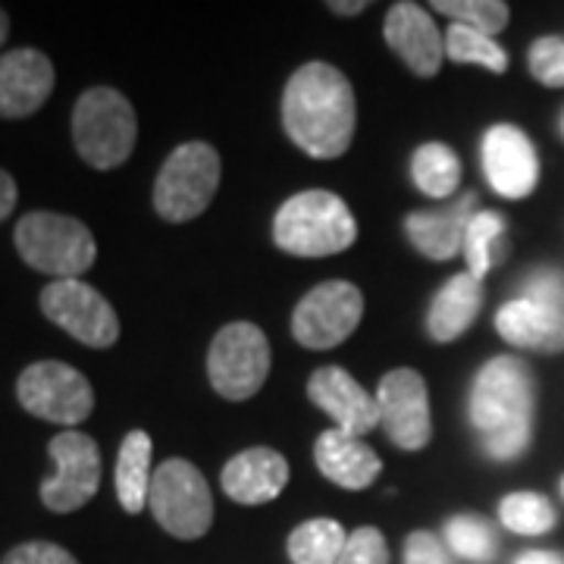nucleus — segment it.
<instances>
[{
	"label": "nucleus",
	"instance_id": "24",
	"mask_svg": "<svg viewBox=\"0 0 564 564\" xmlns=\"http://www.w3.org/2000/svg\"><path fill=\"white\" fill-rule=\"evenodd\" d=\"M411 180L430 198H448L462 182V161L443 141H426L411 158Z\"/></svg>",
	"mask_w": 564,
	"mask_h": 564
},
{
	"label": "nucleus",
	"instance_id": "33",
	"mask_svg": "<svg viewBox=\"0 0 564 564\" xmlns=\"http://www.w3.org/2000/svg\"><path fill=\"white\" fill-rule=\"evenodd\" d=\"M0 564H79V562H76L63 545L35 540V543L13 545V549L3 555V562Z\"/></svg>",
	"mask_w": 564,
	"mask_h": 564
},
{
	"label": "nucleus",
	"instance_id": "19",
	"mask_svg": "<svg viewBox=\"0 0 564 564\" xmlns=\"http://www.w3.org/2000/svg\"><path fill=\"white\" fill-rule=\"evenodd\" d=\"M314 462L329 484L351 489V492L367 489L383 470L380 455L370 445L358 436H351V433L336 430V426L321 433V440L314 445Z\"/></svg>",
	"mask_w": 564,
	"mask_h": 564
},
{
	"label": "nucleus",
	"instance_id": "25",
	"mask_svg": "<svg viewBox=\"0 0 564 564\" xmlns=\"http://www.w3.org/2000/svg\"><path fill=\"white\" fill-rule=\"evenodd\" d=\"M348 533L339 521L314 518L292 530L289 536V558L292 564H336L343 555Z\"/></svg>",
	"mask_w": 564,
	"mask_h": 564
},
{
	"label": "nucleus",
	"instance_id": "35",
	"mask_svg": "<svg viewBox=\"0 0 564 564\" xmlns=\"http://www.w3.org/2000/svg\"><path fill=\"white\" fill-rule=\"evenodd\" d=\"M524 299L530 302L549 304V307H562L564 304V276L555 270H540L527 280Z\"/></svg>",
	"mask_w": 564,
	"mask_h": 564
},
{
	"label": "nucleus",
	"instance_id": "40",
	"mask_svg": "<svg viewBox=\"0 0 564 564\" xmlns=\"http://www.w3.org/2000/svg\"><path fill=\"white\" fill-rule=\"evenodd\" d=\"M562 496H564V480H562Z\"/></svg>",
	"mask_w": 564,
	"mask_h": 564
},
{
	"label": "nucleus",
	"instance_id": "11",
	"mask_svg": "<svg viewBox=\"0 0 564 564\" xmlns=\"http://www.w3.org/2000/svg\"><path fill=\"white\" fill-rule=\"evenodd\" d=\"M47 452L57 470L41 484V502L54 514L79 511L101 486V448L79 430H63L51 440Z\"/></svg>",
	"mask_w": 564,
	"mask_h": 564
},
{
	"label": "nucleus",
	"instance_id": "7",
	"mask_svg": "<svg viewBox=\"0 0 564 564\" xmlns=\"http://www.w3.org/2000/svg\"><path fill=\"white\" fill-rule=\"evenodd\" d=\"M148 505L158 524L176 540H198L214 524V499L202 470L185 458H170L154 470Z\"/></svg>",
	"mask_w": 564,
	"mask_h": 564
},
{
	"label": "nucleus",
	"instance_id": "21",
	"mask_svg": "<svg viewBox=\"0 0 564 564\" xmlns=\"http://www.w3.org/2000/svg\"><path fill=\"white\" fill-rule=\"evenodd\" d=\"M474 214H477V198L464 195L455 207H443L433 214H426V210L411 214L404 220V232L423 258L448 261L464 248V232H467V223L474 220Z\"/></svg>",
	"mask_w": 564,
	"mask_h": 564
},
{
	"label": "nucleus",
	"instance_id": "10",
	"mask_svg": "<svg viewBox=\"0 0 564 564\" xmlns=\"http://www.w3.org/2000/svg\"><path fill=\"white\" fill-rule=\"evenodd\" d=\"M364 317V295L358 285L329 280L314 285L292 314L295 343L311 351H326L343 345Z\"/></svg>",
	"mask_w": 564,
	"mask_h": 564
},
{
	"label": "nucleus",
	"instance_id": "9",
	"mask_svg": "<svg viewBox=\"0 0 564 564\" xmlns=\"http://www.w3.org/2000/svg\"><path fill=\"white\" fill-rule=\"evenodd\" d=\"M17 399L41 421L79 426L95 408V389L88 377L63 361L29 364L17 380Z\"/></svg>",
	"mask_w": 564,
	"mask_h": 564
},
{
	"label": "nucleus",
	"instance_id": "23",
	"mask_svg": "<svg viewBox=\"0 0 564 564\" xmlns=\"http://www.w3.org/2000/svg\"><path fill=\"white\" fill-rule=\"evenodd\" d=\"M151 436L144 430L126 433L117 458V499L129 514H141L151 496Z\"/></svg>",
	"mask_w": 564,
	"mask_h": 564
},
{
	"label": "nucleus",
	"instance_id": "32",
	"mask_svg": "<svg viewBox=\"0 0 564 564\" xmlns=\"http://www.w3.org/2000/svg\"><path fill=\"white\" fill-rule=\"evenodd\" d=\"M336 564H389V545L377 527H361L348 533L343 555Z\"/></svg>",
	"mask_w": 564,
	"mask_h": 564
},
{
	"label": "nucleus",
	"instance_id": "16",
	"mask_svg": "<svg viewBox=\"0 0 564 564\" xmlns=\"http://www.w3.org/2000/svg\"><path fill=\"white\" fill-rule=\"evenodd\" d=\"M54 63L35 47H17L0 57V120L39 113L54 91Z\"/></svg>",
	"mask_w": 564,
	"mask_h": 564
},
{
	"label": "nucleus",
	"instance_id": "22",
	"mask_svg": "<svg viewBox=\"0 0 564 564\" xmlns=\"http://www.w3.org/2000/svg\"><path fill=\"white\" fill-rule=\"evenodd\" d=\"M484 304V289L480 280H474L470 273H458L445 282L440 295L430 304L426 314V333L436 343H455L470 329V323L477 321Z\"/></svg>",
	"mask_w": 564,
	"mask_h": 564
},
{
	"label": "nucleus",
	"instance_id": "41",
	"mask_svg": "<svg viewBox=\"0 0 564 564\" xmlns=\"http://www.w3.org/2000/svg\"><path fill=\"white\" fill-rule=\"evenodd\" d=\"M562 132H564V120H562Z\"/></svg>",
	"mask_w": 564,
	"mask_h": 564
},
{
	"label": "nucleus",
	"instance_id": "4",
	"mask_svg": "<svg viewBox=\"0 0 564 564\" xmlns=\"http://www.w3.org/2000/svg\"><path fill=\"white\" fill-rule=\"evenodd\" d=\"M139 139L135 107L110 85L82 91L73 107V144L95 170H117L132 158Z\"/></svg>",
	"mask_w": 564,
	"mask_h": 564
},
{
	"label": "nucleus",
	"instance_id": "34",
	"mask_svg": "<svg viewBox=\"0 0 564 564\" xmlns=\"http://www.w3.org/2000/svg\"><path fill=\"white\" fill-rule=\"evenodd\" d=\"M404 564H452L448 545L440 536H433L426 530H417L404 543Z\"/></svg>",
	"mask_w": 564,
	"mask_h": 564
},
{
	"label": "nucleus",
	"instance_id": "3",
	"mask_svg": "<svg viewBox=\"0 0 564 564\" xmlns=\"http://www.w3.org/2000/svg\"><path fill=\"white\" fill-rule=\"evenodd\" d=\"M358 220L348 204L323 188L299 192L273 217V242L295 258H329L351 248Z\"/></svg>",
	"mask_w": 564,
	"mask_h": 564
},
{
	"label": "nucleus",
	"instance_id": "26",
	"mask_svg": "<svg viewBox=\"0 0 564 564\" xmlns=\"http://www.w3.org/2000/svg\"><path fill=\"white\" fill-rule=\"evenodd\" d=\"M502 236H505V220L496 210H477L474 220L467 223V232H464V258H467V273L474 280L484 282L489 273V267L496 261V254L502 251Z\"/></svg>",
	"mask_w": 564,
	"mask_h": 564
},
{
	"label": "nucleus",
	"instance_id": "2",
	"mask_svg": "<svg viewBox=\"0 0 564 564\" xmlns=\"http://www.w3.org/2000/svg\"><path fill=\"white\" fill-rule=\"evenodd\" d=\"M470 423L496 462L521 458L533 436V377L518 358H492L470 389Z\"/></svg>",
	"mask_w": 564,
	"mask_h": 564
},
{
	"label": "nucleus",
	"instance_id": "6",
	"mask_svg": "<svg viewBox=\"0 0 564 564\" xmlns=\"http://www.w3.org/2000/svg\"><path fill=\"white\" fill-rule=\"evenodd\" d=\"M220 188V154L207 141H185L163 161L154 182V210L166 223L202 217Z\"/></svg>",
	"mask_w": 564,
	"mask_h": 564
},
{
	"label": "nucleus",
	"instance_id": "20",
	"mask_svg": "<svg viewBox=\"0 0 564 564\" xmlns=\"http://www.w3.org/2000/svg\"><path fill=\"white\" fill-rule=\"evenodd\" d=\"M496 329L502 333L505 343L518 345V348L545 351V355L564 351L562 307H549V304L530 302V299H514L496 314Z\"/></svg>",
	"mask_w": 564,
	"mask_h": 564
},
{
	"label": "nucleus",
	"instance_id": "18",
	"mask_svg": "<svg viewBox=\"0 0 564 564\" xmlns=\"http://www.w3.org/2000/svg\"><path fill=\"white\" fill-rule=\"evenodd\" d=\"M223 492L239 505L273 502L289 484V462L273 448H245L223 467Z\"/></svg>",
	"mask_w": 564,
	"mask_h": 564
},
{
	"label": "nucleus",
	"instance_id": "15",
	"mask_svg": "<svg viewBox=\"0 0 564 564\" xmlns=\"http://www.w3.org/2000/svg\"><path fill=\"white\" fill-rule=\"evenodd\" d=\"M386 44L402 57V63L414 76H436L445 61V35L436 29L433 17L421 3H392L383 25Z\"/></svg>",
	"mask_w": 564,
	"mask_h": 564
},
{
	"label": "nucleus",
	"instance_id": "17",
	"mask_svg": "<svg viewBox=\"0 0 564 564\" xmlns=\"http://www.w3.org/2000/svg\"><path fill=\"white\" fill-rule=\"evenodd\" d=\"M307 399L333 417L336 430L351 433L358 440L383 421L377 395H370L343 367H321V370H314V377L307 383Z\"/></svg>",
	"mask_w": 564,
	"mask_h": 564
},
{
	"label": "nucleus",
	"instance_id": "38",
	"mask_svg": "<svg viewBox=\"0 0 564 564\" xmlns=\"http://www.w3.org/2000/svg\"><path fill=\"white\" fill-rule=\"evenodd\" d=\"M329 10L333 13H343V17H358V13L367 10V3L364 0H358V3H329Z\"/></svg>",
	"mask_w": 564,
	"mask_h": 564
},
{
	"label": "nucleus",
	"instance_id": "14",
	"mask_svg": "<svg viewBox=\"0 0 564 564\" xmlns=\"http://www.w3.org/2000/svg\"><path fill=\"white\" fill-rule=\"evenodd\" d=\"M484 173L502 198H527L540 182V158L518 126H492L484 135Z\"/></svg>",
	"mask_w": 564,
	"mask_h": 564
},
{
	"label": "nucleus",
	"instance_id": "28",
	"mask_svg": "<svg viewBox=\"0 0 564 564\" xmlns=\"http://www.w3.org/2000/svg\"><path fill=\"white\" fill-rule=\"evenodd\" d=\"M445 57L455 63L486 66L489 73H499V76L508 69V54H505V47H499L489 35H480V32L464 29V25H452V29L445 32Z\"/></svg>",
	"mask_w": 564,
	"mask_h": 564
},
{
	"label": "nucleus",
	"instance_id": "39",
	"mask_svg": "<svg viewBox=\"0 0 564 564\" xmlns=\"http://www.w3.org/2000/svg\"><path fill=\"white\" fill-rule=\"evenodd\" d=\"M7 35H10V17H7V10L0 7V47H3Z\"/></svg>",
	"mask_w": 564,
	"mask_h": 564
},
{
	"label": "nucleus",
	"instance_id": "13",
	"mask_svg": "<svg viewBox=\"0 0 564 564\" xmlns=\"http://www.w3.org/2000/svg\"><path fill=\"white\" fill-rule=\"evenodd\" d=\"M380 417H383L386 436L404 452H421L433 436V417H430V395L426 383L417 370L399 367L389 370L380 380Z\"/></svg>",
	"mask_w": 564,
	"mask_h": 564
},
{
	"label": "nucleus",
	"instance_id": "30",
	"mask_svg": "<svg viewBox=\"0 0 564 564\" xmlns=\"http://www.w3.org/2000/svg\"><path fill=\"white\" fill-rule=\"evenodd\" d=\"M445 545L464 562L489 564L496 558L492 527L480 521V518H470V514H458V518H452L445 524Z\"/></svg>",
	"mask_w": 564,
	"mask_h": 564
},
{
	"label": "nucleus",
	"instance_id": "27",
	"mask_svg": "<svg viewBox=\"0 0 564 564\" xmlns=\"http://www.w3.org/2000/svg\"><path fill=\"white\" fill-rule=\"evenodd\" d=\"M499 518L511 533H521V536H543L558 524L555 508L540 492H511V496H505L502 505H499Z\"/></svg>",
	"mask_w": 564,
	"mask_h": 564
},
{
	"label": "nucleus",
	"instance_id": "37",
	"mask_svg": "<svg viewBox=\"0 0 564 564\" xmlns=\"http://www.w3.org/2000/svg\"><path fill=\"white\" fill-rule=\"evenodd\" d=\"M514 564H564V558L555 552H524Z\"/></svg>",
	"mask_w": 564,
	"mask_h": 564
},
{
	"label": "nucleus",
	"instance_id": "31",
	"mask_svg": "<svg viewBox=\"0 0 564 564\" xmlns=\"http://www.w3.org/2000/svg\"><path fill=\"white\" fill-rule=\"evenodd\" d=\"M527 66H530V76L545 88H564V39L545 35L533 41L527 54Z\"/></svg>",
	"mask_w": 564,
	"mask_h": 564
},
{
	"label": "nucleus",
	"instance_id": "29",
	"mask_svg": "<svg viewBox=\"0 0 564 564\" xmlns=\"http://www.w3.org/2000/svg\"><path fill=\"white\" fill-rule=\"evenodd\" d=\"M433 10L445 13L452 20V25L474 29V32L489 35V39L499 35L511 20L508 3H499V0H436Z\"/></svg>",
	"mask_w": 564,
	"mask_h": 564
},
{
	"label": "nucleus",
	"instance_id": "12",
	"mask_svg": "<svg viewBox=\"0 0 564 564\" xmlns=\"http://www.w3.org/2000/svg\"><path fill=\"white\" fill-rule=\"evenodd\" d=\"M41 314L88 348H110L120 339V317L113 304L82 280L51 282L41 292Z\"/></svg>",
	"mask_w": 564,
	"mask_h": 564
},
{
	"label": "nucleus",
	"instance_id": "5",
	"mask_svg": "<svg viewBox=\"0 0 564 564\" xmlns=\"http://www.w3.org/2000/svg\"><path fill=\"white\" fill-rule=\"evenodd\" d=\"M13 242L20 258L32 270L47 273L51 280H79L98 258V242L91 229L76 217L32 210L17 223Z\"/></svg>",
	"mask_w": 564,
	"mask_h": 564
},
{
	"label": "nucleus",
	"instance_id": "1",
	"mask_svg": "<svg viewBox=\"0 0 564 564\" xmlns=\"http://www.w3.org/2000/svg\"><path fill=\"white\" fill-rule=\"evenodd\" d=\"M282 126L304 154L317 161L343 158L358 129V101L351 82L329 63H304L285 85Z\"/></svg>",
	"mask_w": 564,
	"mask_h": 564
},
{
	"label": "nucleus",
	"instance_id": "36",
	"mask_svg": "<svg viewBox=\"0 0 564 564\" xmlns=\"http://www.w3.org/2000/svg\"><path fill=\"white\" fill-rule=\"evenodd\" d=\"M17 198H20V192H17V180H13L7 170H0V223L13 214Z\"/></svg>",
	"mask_w": 564,
	"mask_h": 564
},
{
	"label": "nucleus",
	"instance_id": "8",
	"mask_svg": "<svg viewBox=\"0 0 564 564\" xmlns=\"http://www.w3.org/2000/svg\"><path fill=\"white\" fill-rule=\"evenodd\" d=\"M270 373V343L254 323H229L210 343L207 377L229 402H245L261 392Z\"/></svg>",
	"mask_w": 564,
	"mask_h": 564
}]
</instances>
